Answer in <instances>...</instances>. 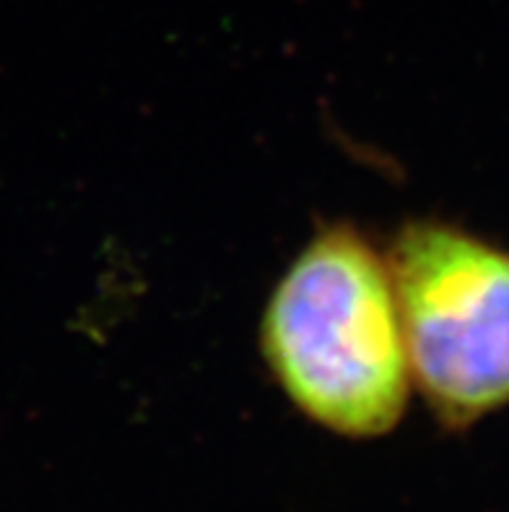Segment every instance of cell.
<instances>
[{
	"instance_id": "cell-1",
	"label": "cell",
	"mask_w": 509,
	"mask_h": 512,
	"mask_svg": "<svg viewBox=\"0 0 509 512\" xmlns=\"http://www.w3.org/2000/svg\"><path fill=\"white\" fill-rule=\"evenodd\" d=\"M260 354L310 422L348 440L393 432L413 372L387 250L354 221H320L268 297Z\"/></svg>"
},
{
	"instance_id": "cell-2",
	"label": "cell",
	"mask_w": 509,
	"mask_h": 512,
	"mask_svg": "<svg viewBox=\"0 0 509 512\" xmlns=\"http://www.w3.org/2000/svg\"><path fill=\"white\" fill-rule=\"evenodd\" d=\"M413 385L465 432L509 409V250L447 219H408L387 245Z\"/></svg>"
}]
</instances>
